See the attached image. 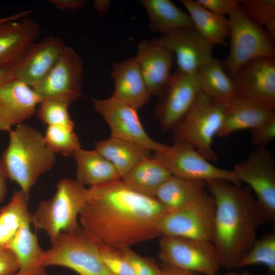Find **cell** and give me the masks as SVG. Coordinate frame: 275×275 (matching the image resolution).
Wrapping results in <instances>:
<instances>
[{
	"instance_id": "obj_9",
	"label": "cell",
	"mask_w": 275,
	"mask_h": 275,
	"mask_svg": "<svg viewBox=\"0 0 275 275\" xmlns=\"http://www.w3.org/2000/svg\"><path fill=\"white\" fill-rule=\"evenodd\" d=\"M158 255L162 263L205 275H214L221 266L212 242L182 237H160Z\"/></svg>"
},
{
	"instance_id": "obj_21",
	"label": "cell",
	"mask_w": 275,
	"mask_h": 275,
	"mask_svg": "<svg viewBox=\"0 0 275 275\" xmlns=\"http://www.w3.org/2000/svg\"><path fill=\"white\" fill-rule=\"evenodd\" d=\"M40 33L38 23L27 17L0 24V67L11 65Z\"/></svg>"
},
{
	"instance_id": "obj_19",
	"label": "cell",
	"mask_w": 275,
	"mask_h": 275,
	"mask_svg": "<svg viewBox=\"0 0 275 275\" xmlns=\"http://www.w3.org/2000/svg\"><path fill=\"white\" fill-rule=\"evenodd\" d=\"M111 75L115 84L113 98L136 110L149 102L151 94L134 58L114 63Z\"/></svg>"
},
{
	"instance_id": "obj_47",
	"label": "cell",
	"mask_w": 275,
	"mask_h": 275,
	"mask_svg": "<svg viewBox=\"0 0 275 275\" xmlns=\"http://www.w3.org/2000/svg\"><path fill=\"white\" fill-rule=\"evenodd\" d=\"M274 274H273V273H272L271 272L269 271H267V275H274ZM214 275H217V274H214ZM225 275H250L249 273L248 272H244L242 274H240L239 273H238V272H231L229 273H227Z\"/></svg>"
},
{
	"instance_id": "obj_14",
	"label": "cell",
	"mask_w": 275,
	"mask_h": 275,
	"mask_svg": "<svg viewBox=\"0 0 275 275\" xmlns=\"http://www.w3.org/2000/svg\"><path fill=\"white\" fill-rule=\"evenodd\" d=\"M234 98L275 109V58L253 60L232 77Z\"/></svg>"
},
{
	"instance_id": "obj_46",
	"label": "cell",
	"mask_w": 275,
	"mask_h": 275,
	"mask_svg": "<svg viewBox=\"0 0 275 275\" xmlns=\"http://www.w3.org/2000/svg\"><path fill=\"white\" fill-rule=\"evenodd\" d=\"M31 10L23 11L6 17L0 18V24L10 20H19L27 17V16L31 14Z\"/></svg>"
},
{
	"instance_id": "obj_4",
	"label": "cell",
	"mask_w": 275,
	"mask_h": 275,
	"mask_svg": "<svg viewBox=\"0 0 275 275\" xmlns=\"http://www.w3.org/2000/svg\"><path fill=\"white\" fill-rule=\"evenodd\" d=\"M87 197L85 186L76 180L63 178L58 182L54 196L39 203L32 214L31 224L45 232L51 243L61 233L73 232L80 227L78 217Z\"/></svg>"
},
{
	"instance_id": "obj_24",
	"label": "cell",
	"mask_w": 275,
	"mask_h": 275,
	"mask_svg": "<svg viewBox=\"0 0 275 275\" xmlns=\"http://www.w3.org/2000/svg\"><path fill=\"white\" fill-rule=\"evenodd\" d=\"M72 155L77 164L76 180L84 186H97L122 179L113 164L95 149L80 148Z\"/></svg>"
},
{
	"instance_id": "obj_17",
	"label": "cell",
	"mask_w": 275,
	"mask_h": 275,
	"mask_svg": "<svg viewBox=\"0 0 275 275\" xmlns=\"http://www.w3.org/2000/svg\"><path fill=\"white\" fill-rule=\"evenodd\" d=\"M65 45L61 38L53 35L31 44L11 64L14 79L33 87L50 71Z\"/></svg>"
},
{
	"instance_id": "obj_48",
	"label": "cell",
	"mask_w": 275,
	"mask_h": 275,
	"mask_svg": "<svg viewBox=\"0 0 275 275\" xmlns=\"http://www.w3.org/2000/svg\"><path fill=\"white\" fill-rule=\"evenodd\" d=\"M8 248L0 246V254L6 251Z\"/></svg>"
},
{
	"instance_id": "obj_43",
	"label": "cell",
	"mask_w": 275,
	"mask_h": 275,
	"mask_svg": "<svg viewBox=\"0 0 275 275\" xmlns=\"http://www.w3.org/2000/svg\"><path fill=\"white\" fill-rule=\"evenodd\" d=\"M14 79L11 65L0 67V88Z\"/></svg>"
},
{
	"instance_id": "obj_2",
	"label": "cell",
	"mask_w": 275,
	"mask_h": 275,
	"mask_svg": "<svg viewBox=\"0 0 275 275\" xmlns=\"http://www.w3.org/2000/svg\"><path fill=\"white\" fill-rule=\"evenodd\" d=\"M206 182L215 203L212 243L221 266L237 268L256 241L258 227L267 222L266 215L248 186L222 180Z\"/></svg>"
},
{
	"instance_id": "obj_49",
	"label": "cell",
	"mask_w": 275,
	"mask_h": 275,
	"mask_svg": "<svg viewBox=\"0 0 275 275\" xmlns=\"http://www.w3.org/2000/svg\"><path fill=\"white\" fill-rule=\"evenodd\" d=\"M11 275H19V274L17 273H15L11 274Z\"/></svg>"
},
{
	"instance_id": "obj_5",
	"label": "cell",
	"mask_w": 275,
	"mask_h": 275,
	"mask_svg": "<svg viewBox=\"0 0 275 275\" xmlns=\"http://www.w3.org/2000/svg\"><path fill=\"white\" fill-rule=\"evenodd\" d=\"M230 50L221 61L232 78L245 63L260 58H275L274 39L262 28L253 22L238 5L228 16Z\"/></svg>"
},
{
	"instance_id": "obj_34",
	"label": "cell",
	"mask_w": 275,
	"mask_h": 275,
	"mask_svg": "<svg viewBox=\"0 0 275 275\" xmlns=\"http://www.w3.org/2000/svg\"><path fill=\"white\" fill-rule=\"evenodd\" d=\"M44 138L47 148L54 154L67 156L80 148L78 139L73 129L64 126H48Z\"/></svg>"
},
{
	"instance_id": "obj_41",
	"label": "cell",
	"mask_w": 275,
	"mask_h": 275,
	"mask_svg": "<svg viewBox=\"0 0 275 275\" xmlns=\"http://www.w3.org/2000/svg\"><path fill=\"white\" fill-rule=\"evenodd\" d=\"M49 2L60 10H75L83 7L86 2L84 0H50Z\"/></svg>"
},
{
	"instance_id": "obj_42",
	"label": "cell",
	"mask_w": 275,
	"mask_h": 275,
	"mask_svg": "<svg viewBox=\"0 0 275 275\" xmlns=\"http://www.w3.org/2000/svg\"><path fill=\"white\" fill-rule=\"evenodd\" d=\"M159 266L161 270V275H198L194 272L181 269L163 263H161Z\"/></svg>"
},
{
	"instance_id": "obj_37",
	"label": "cell",
	"mask_w": 275,
	"mask_h": 275,
	"mask_svg": "<svg viewBox=\"0 0 275 275\" xmlns=\"http://www.w3.org/2000/svg\"><path fill=\"white\" fill-rule=\"evenodd\" d=\"M121 251L131 264L134 275H161V268L153 259L141 256L130 248Z\"/></svg>"
},
{
	"instance_id": "obj_1",
	"label": "cell",
	"mask_w": 275,
	"mask_h": 275,
	"mask_svg": "<svg viewBox=\"0 0 275 275\" xmlns=\"http://www.w3.org/2000/svg\"><path fill=\"white\" fill-rule=\"evenodd\" d=\"M168 210L155 197L135 191L121 179L88 188L79 217L88 234L121 250L159 237L157 224Z\"/></svg>"
},
{
	"instance_id": "obj_36",
	"label": "cell",
	"mask_w": 275,
	"mask_h": 275,
	"mask_svg": "<svg viewBox=\"0 0 275 275\" xmlns=\"http://www.w3.org/2000/svg\"><path fill=\"white\" fill-rule=\"evenodd\" d=\"M96 241L102 261L114 275H134L131 264L121 250Z\"/></svg>"
},
{
	"instance_id": "obj_10",
	"label": "cell",
	"mask_w": 275,
	"mask_h": 275,
	"mask_svg": "<svg viewBox=\"0 0 275 275\" xmlns=\"http://www.w3.org/2000/svg\"><path fill=\"white\" fill-rule=\"evenodd\" d=\"M152 157L162 163L172 175L207 181L222 180L241 185L233 170L218 168L204 158L190 144L174 142L163 149L154 152Z\"/></svg>"
},
{
	"instance_id": "obj_44",
	"label": "cell",
	"mask_w": 275,
	"mask_h": 275,
	"mask_svg": "<svg viewBox=\"0 0 275 275\" xmlns=\"http://www.w3.org/2000/svg\"><path fill=\"white\" fill-rule=\"evenodd\" d=\"M111 3L108 0H95L93 2V7L95 11L101 16L107 11Z\"/></svg>"
},
{
	"instance_id": "obj_30",
	"label": "cell",
	"mask_w": 275,
	"mask_h": 275,
	"mask_svg": "<svg viewBox=\"0 0 275 275\" xmlns=\"http://www.w3.org/2000/svg\"><path fill=\"white\" fill-rule=\"evenodd\" d=\"M197 75L201 91L213 102L224 105L234 97L232 79L221 61L212 58L199 68Z\"/></svg>"
},
{
	"instance_id": "obj_15",
	"label": "cell",
	"mask_w": 275,
	"mask_h": 275,
	"mask_svg": "<svg viewBox=\"0 0 275 275\" xmlns=\"http://www.w3.org/2000/svg\"><path fill=\"white\" fill-rule=\"evenodd\" d=\"M95 110L108 125L112 136L134 143L157 152L167 145L151 139L145 131L137 110L112 96L105 99H92Z\"/></svg>"
},
{
	"instance_id": "obj_40",
	"label": "cell",
	"mask_w": 275,
	"mask_h": 275,
	"mask_svg": "<svg viewBox=\"0 0 275 275\" xmlns=\"http://www.w3.org/2000/svg\"><path fill=\"white\" fill-rule=\"evenodd\" d=\"M19 265L14 253L10 249L0 254V275H11L19 270Z\"/></svg>"
},
{
	"instance_id": "obj_32",
	"label": "cell",
	"mask_w": 275,
	"mask_h": 275,
	"mask_svg": "<svg viewBox=\"0 0 275 275\" xmlns=\"http://www.w3.org/2000/svg\"><path fill=\"white\" fill-rule=\"evenodd\" d=\"M239 7L255 23L275 39V1L239 0Z\"/></svg>"
},
{
	"instance_id": "obj_23",
	"label": "cell",
	"mask_w": 275,
	"mask_h": 275,
	"mask_svg": "<svg viewBox=\"0 0 275 275\" xmlns=\"http://www.w3.org/2000/svg\"><path fill=\"white\" fill-rule=\"evenodd\" d=\"M31 219L26 220L7 248L16 256L19 275H46L43 262L45 251L40 246L37 234L31 230Z\"/></svg>"
},
{
	"instance_id": "obj_39",
	"label": "cell",
	"mask_w": 275,
	"mask_h": 275,
	"mask_svg": "<svg viewBox=\"0 0 275 275\" xmlns=\"http://www.w3.org/2000/svg\"><path fill=\"white\" fill-rule=\"evenodd\" d=\"M209 11L222 16H229L239 5L237 0H196Z\"/></svg>"
},
{
	"instance_id": "obj_38",
	"label": "cell",
	"mask_w": 275,
	"mask_h": 275,
	"mask_svg": "<svg viewBox=\"0 0 275 275\" xmlns=\"http://www.w3.org/2000/svg\"><path fill=\"white\" fill-rule=\"evenodd\" d=\"M275 138V115L251 129V142L254 146L266 147Z\"/></svg>"
},
{
	"instance_id": "obj_18",
	"label": "cell",
	"mask_w": 275,
	"mask_h": 275,
	"mask_svg": "<svg viewBox=\"0 0 275 275\" xmlns=\"http://www.w3.org/2000/svg\"><path fill=\"white\" fill-rule=\"evenodd\" d=\"M41 101L32 87L13 79L0 88V131L12 130L14 125L32 116Z\"/></svg>"
},
{
	"instance_id": "obj_29",
	"label": "cell",
	"mask_w": 275,
	"mask_h": 275,
	"mask_svg": "<svg viewBox=\"0 0 275 275\" xmlns=\"http://www.w3.org/2000/svg\"><path fill=\"white\" fill-rule=\"evenodd\" d=\"M206 182L172 175L157 190L155 197L168 209L186 206L205 191Z\"/></svg>"
},
{
	"instance_id": "obj_13",
	"label": "cell",
	"mask_w": 275,
	"mask_h": 275,
	"mask_svg": "<svg viewBox=\"0 0 275 275\" xmlns=\"http://www.w3.org/2000/svg\"><path fill=\"white\" fill-rule=\"evenodd\" d=\"M196 74H187L177 69L171 74L158 94L155 114L161 129L173 128L185 117L201 92Z\"/></svg>"
},
{
	"instance_id": "obj_8",
	"label": "cell",
	"mask_w": 275,
	"mask_h": 275,
	"mask_svg": "<svg viewBox=\"0 0 275 275\" xmlns=\"http://www.w3.org/2000/svg\"><path fill=\"white\" fill-rule=\"evenodd\" d=\"M215 212L214 200L205 191L194 202L167 211L157 224L159 237H182L212 242Z\"/></svg>"
},
{
	"instance_id": "obj_25",
	"label": "cell",
	"mask_w": 275,
	"mask_h": 275,
	"mask_svg": "<svg viewBox=\"0 0 275 275\" xmlns=\"http://www.w3.org/2000/svg\"><path fill=\"white\" fill-rule=\"evenodd\" d=\"M96 150L114 167L122 179L142 160L152 156L150 151L130 141L111 136L96 141Z\"/></svg>"
},
{
	"instance_id": "obj_22",
	"label": "cell",
	"mask_w": 275,
	"mask_h": 275,
	"mask_svg": "<svg viewBox=\"0 0 275 275\" xmlns=\"http://www.w3.org/2000/svg\"><path fill=\"white\" fill-rule=\"evenodd\" d=\"M274 115V109L233 98L224 104L223 122L217 136L251 129Z\"/></svg>"
},
{
	"instance_id": "obj_3",
	"label": "cell",
	"mask_w": 275,
	"mask_h": 275,
	"mask_svg": "<svg viewBox=\"0 0 275 275\" xmlns=\"http://www.w3.org/2000/svg\"><path fill=\"white\" fill-rule=\"evenodd\" d=\"M9 133L8 146L0 164L6 178L29 196L39 177L54 166L55 154L47 148L41 132L31 126L22 123Z\"/></svg>"
},
{
	"instance_id": "obj_20",
	"label": "cell",
	"mask_w": 275,
	"mask_h": 275,
	"mask_svg": "<svg viewBox=\"0 0 275 275\" xmlns=\"http://www.w3.org/2000/svg\"><path fill=\"white\" fill-rule=\"evenodd\" d=\"M174 54L168 49L143 40L134 57L152 95L158 96L171 76Z\"/></svg>"
},
{
	"instance_id": "obj_26",
	"label": "cell",
	"mask_w": 275,
	"mask_h": 275,
	"mask_svg": "<svg viewBox=\"0 0 275 275\" xmlns=\"http://www.w3.org/2000/svg\"><path fill=\"white\" fill-rule=\"evenodd\" d=\"M149 18L152 32L163 35L174 31L194 28L188 14L182 11L170 0H141Z\"/></svg>"
},
{
	"instance_id": "obj_27",
	"label": "cell",
	"mask_w": 275,
	"mask_h": 275,
	"mask_svg": "<svg viewBox=\"0 0 275 275\" xmlns=\"http://www.w3.org/2000/svg\"><path fill=\"white\" fill-rule=\"evenodd\" d=\"M172 175L162 163L152 156L138 163L122 180L135 191L155 197L158 188Z\"/></svg>"
},
{
	"instance_id": "obj_16",
	"label": "cell",
	"mask_w": 275,
	"mask_h": 275,
	"mask_svg": "<svg viewBox=\"0 0 275 275\" xmlns=\"http://www.w3.org/2000/svg\"><path fill=\"white\" fill-rule=\"evenodd\" d=\"M150 41L172 51L176 57L177 69L187 74H196L202 65L213 58L214 45L195 28L177 30Z\"/></svg>"
},
{
	"instance_id": "obj_28",
	"label": "cell",
	"mask_w": 275,
	"mask_h": 275,
	"mask_svg": "<svg viewBox=\"0 0 275 275\" xmlns=\"http://www.w3.org/2000/svg\"><path fill=\"white\" fill-rule=\"evenodd\" d=\"M188 12L194 28L213 45L226 46L229 38L228 19L206 9L196 1L181 0Z\"/></svg>"
},
{
	"instance_id": "obj_12",
	"label": "cell",
	"mask_w": 275,
	"mask_h": 275,
	"mask_svg": "<svg viewBox=\"0 0 275 275\" xmlns=\"http://www.w3.org/2000/svg\"><path fill=\"white\" fill-rule=\"evenodd\" d=\"M83 63L72 47L64 46L48 74L32 87L41 101L53 100L70 105L81 95Z\"/></svg>"
},
{
	"instance_id": "obj_6",
	"label": "cell",
	"mask_w": 275,
	"mask_h": 275,
	"mask_svg": "<svg viewBox=\"0 0 275 275\" xmlns=\"http://www.w3.org/2000/svg\"><path fill=\"white\" fill-rule=\"evenodd\" d=\"M224 112V105L213 102L201 91L185 117L171 130L174 142L188 143L209 161H217L213 142L221 128Z\"/></svg>"
},
{
	"instance_id": "obj_31",
	"label": "cell",
	"mask_w": 275,
	"mask_h": 275,
	"mask_svg": "<svg viewBox=\"0 0 275 275\" xmlns=\"http://www.w3.org/2000/svg\"><path fill=\"white\" fill-rule=\"evenodd\" d=\"M29 199L21 190L14 189L10 201L0 209V246L7 248L23 223L31 219Z\"/></svg>"
},
{
	"instance_id": "obj_33",
	"label": "cell",
	"mask_w": 275,
	"mask_h": 275,
	"mask_svg": "<svg viewBox=\"0 0 275 275\" xmlns=\"http://www.w3.org/2000/svg\"><path fill=\"white\" fill-rule=\"evenodd\" d=\"M263 264L268 271L275 273V232L265 234L256 240L252 247L240 260L238 267Z\"/></svg>"
},
{
	"instance_id": "obj_11",
	"label": "cell",
	"mask_w": 275,
	"mask_h": 275,
	"mask_svg": "<svg viewBox=\"0 0 275 275\" xmlns=\"http://www.w3.org/2000/svg\"><path fill=\"white\" fill-rule=\"evenodd\" d=\"M233 171L241 183L248 184L265 212L267 222L275 221V160L266 147H257Z\"/></svg>"
},
{
	"instance_id": "obj_7",
	"label": "cell",
	"mask_w": 275,
	"mask_h": 275,
	"mask_svg": "<svg viewBox=\"0 0 275 275\" xmlns=\"http://www.w3.org/2000/svg\"><path fill=\"white\" fill-rule=\"evenodd\" d=\"M43 265L67 267L79 275H114L102 261L96 240L81 226L58 236L45 251Z\"/></svg>"
},
{
	"instance_id": "obj_35",
	"label": "cell",
	"mask_w": 275,
	"mask_h": 275,
	"mask_svg": "<svg viewBox=\"0 0 275 275\" xmlns=\"http://www.w3.org/2000/svg\"><path fill=\"white\" fill-rule=\"evenodd\" d=\"M38 105L37 117L48 126L62 125L73 129L74 123L68 112L69 104L60 101L45 100Z\"/></svg>"
},
{
	"instance_id": "obj_45",
	"label": "cell",
	"mask_w": 275,
	"mask_h": 275,
	"mask_svg": "<svg viewBox=\"0 0 275 275\" xmlns=\"http://www.w3.org/2000/svg\"><path fill=\"white\" fill-rule=\"evenodd\" d=\"M6 176L0 164V204L4 200L7 192Z\"/></svg>"
}]
</instances>
